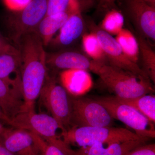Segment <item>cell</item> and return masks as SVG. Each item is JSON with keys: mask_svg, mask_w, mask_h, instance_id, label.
Segmentation results:
<instances>
[{"mask_svg": "<svg viewBox=\"0 0 155 155\" xmlns=\"http://www.w3.org/2000/svg\"><path fill=\"white\" fill-rule=\"evenodd\" d=\"M20 54L24 105L22 112H35L47 73V53L35 31L23 35L17 41Z\"/></svg>", "mask_w": 155, "mask_h": 155, "instance_id": "cell-1", "label": "cell"}, {"mask_svg": "<svg viewBox=\"0 0 155 155\" xmlns=\"http://www.w3.org/2000/svg\"><path fill=\"white\" fill-rule=\"evenodd\" d=\"M90 70L97 75L108 89L116 96L134 98L154 92L148 78L112 66L91 60Z\"/></svg>", "mask_w": 155, "mask_h": 155, "instance_id": "cell-2", "label": "cell"}, {"mask_svg": "<svg viewBox=\"0 0 155 155\" xmlns=\"http://www.w3.org/2000/svg\"><path fill=\"white\" fill-rule=\"evenodd\" d=\"M62 136L68 145H75L81 148L90 147L96 143L111 144L144 138L126 128L111 126L73 127L63 134Z\"/></svg>", "mask_w": 155, "mask_h": 155, "instance_id": "cell-3", "label": "cell"}, {"mask_svg": "<svg viewBox=\"0 0 155 155\" xmlns=\"http://www.w3.org/2000/svg\"><path fill=\"white\" fill-rule=\"evenodd\" d=\"M11 127L22 128L36 134L48 143L62 150L67 155H73L74 151L69 148L58 134L62 131L55 119L51 115L36 114L35 112H22L11 121Z\"/></svg>", "mask_w": 155, "mask_h": 155, "instance_id": "cell-4", "label": "cell"}, {"mask_svg": "<svg viewBox=\"0 0 155 155\" xmlns=\"http://www.w3.org/2000/svg\"><path fill=\"white\" fill-rule=\"evenodd\" d=\"M39 97L50 115L60 125L62 134L72 128L70 97L55 78L47 75Z\"/></svg>", "mask_w": 155, "mask_h": 155, "instance_id": "cell-5", "label": "cell"}, {"mask_svg": "<svg viewBox=\"0 0 155 155\" xmlns=\"http://www.w3.org/2000/svg\"><path fill=\"white\" fill-rule=\"evenodd\" d=\"M96 100L107 109L113 119L132 128L139 136L155 138L154 123L133 107L120 102L115 97H101Z\"/></svg>", "mask_w": 155, "mask_h": 155, "instance_id": "cell-6", "label": "cell"}, {"mask_svg": "<svg viewBox=\"0 0 155 155\" xmlns=\"http://www.w3.org/2000/svg\"><path fill=\"white\" fill-rule=\"evenodd\" d=\"M73 127H110L114 119L96 100L70 97Z\"/></svg>", "mask_w": 155, "mask_h": 155, "instance_id": "cell-7", "label": "cell"}, {"mask_svg": "<svg viewBox=\"0 0 155 155\" xmlns=\"http://www.w3.org/2000/svg\"><path fill=\"white\" fill-rule=\"evenodd\" d=\"M121 11L136 30L148 41L155 40V8L143 0H117Z\"/></svg>", "mask_w": 155, "mask_h": 155, "instance_id": "cell-8", "label": "cell"}, {"mask_svg": "<svg viewBox=\"0 0 155 155\" xmlns=\"http://www.w3.org/2000/svg\"><path fill=\"white\" fill-rule=\"evenodd\" d=\"M9 17L12 38L17 43L25 34L35 31L47 11V0H31L25 8Z\"/></svg>", "mask_w": 155, "mask_h": 155, "instance_id": "cell-9", "label": "cell"}, {"mask_svg": "<svg viewBox=\"0 0 155 155\" xmlns=\"http://www.w3.org/2000/svg\"><path fill=\"white\" fill-rule=\"evenodd\" d=\"M91 27L92 31L95 34L104 52L108 64L137 75L149 78L138 64L130 61L126 56L116 38L96 25H92Z\"/></svg>", "mask_w": 155, "mask_h": 155, "instance_id": "cell-10", "label": "cell"}, {"mask_svg": "<svg viewBox=\"0 0 155 155\" xmlns=\"http://www.w3.org/2000/svg\"><path fill=\"white\" fill-rule=\"evenodd\" d=\"M1 141L5 147L14 155L40 154L37 146L34 134L28 130L8 127Z\"/></svg>", "mask_w": 155, "mask_h": 155, "instance_id": "cell-11", "label": "cell"}, {"mask_svg": "<svg viewBox=\"0 0 155 155\" xmlns=\"http://www.w3.org/2000/svg\"><path fill=\"white\" fill-rule=\"evenodd\" d=\"M67 11H69V17L53 40L60 45L71 44L80 37L84 29V22L78 0H71Z\"/></svg>", "mask_w": 155, "mask_h": 155, "instance_id": "cell-12", "label": "cell"}, {"mask_svg": "<svg viewBox=\"0 0 155 155\" xmlns=\"http://www.w3.org/2000/svg\"><path fill=\"white\" fill-rule=\"evenodd\" d=\"M0 78L22 91L20 54L18 48L14 46L0 52Z\"/></svg>", "mask_w": 155, "mask_h": 155, "instance_id": "cell-13", "label": "cell"}, {"mask_svg": "<svg viewBox=\"0 0 155 155\" xmlns=\"http://www.w3.org/2000/svg\"><path fill=\"white\" fill-rule=\"evenodd\" d=\"M60 79L67 92L74 96L85 94L93 85L91 76L84 69L64 70L60 74Z\"/></svg>", "mask_w": 155, "mask_h": 155, "instance_id": "cell-14", "label": "cell"}, {"mask_svg": "<svg viewBox=\"0 0 155 155\" xmlns=\"http://www.w3.org/2000/svg\"><path fill=\"white\" fill-rule=\"evenodd\" d=\"M24 98L22 90L9 85L0 78V107L12 121L22 113Z\"/></svg>", "mask_w": 155, "mask_h": 155, "instance_id": "cell-15", "label": "cell"}, {"mask_svg": "<svg viewBox=\"0 0 155 155\" xmlns=\"http://www.w3.org/2000/svg\"><path fill=\"white\" fill-rule=\"evenodd\" d=\"M47 64L57 69L90 70L91 61L86 56L74 51L47 54Z\"/></svg>", "mask_w": 155, "mask_h": 155, "instance_id": "cell-16", "label": "cell"}, {"mask_svg": "<svg viewBox=\"0 0 155 155\" xmlns=\"http://www.w3.org/2000/svg\"><path fill=\"white\" fill-rule=\"evenodd\" d=\"M149 139L142 138L111 144L96 143L90 147L81 148L74 155H125L137 147L144 144Z\"/></svg>", "mask_w": 155, "mask_h": 155, "instance_id": "cell-17", "label": "cell"}, {"mask_svg": "<svg viewBox=\"0 0 155 155\" xmlns=\"http://www.w3.org/2000/svg\"><path fill=\"white\" fill-rule=\"evenodd\" d=\"M69 16L68 11L59 14L45 16L37 27L35 32L38 35L44 46L53 40L54 35L60 30Z\"/></svg>", "mask_w": 155, "mask_h": 155, "instance_id": "cell-18", "label": "cell"}, {"mask_svg": "<svg viewBox=\"0 0 155 155\" xmlns=\"http://www.w3.org/2000/svg\"><path fill=\"white\" fill-rule=\"evenodd\" d=\"M120 102L133 107L153 123L155 122V97L147 94L134 98L125 99L115 96Z\"/></svg>", "mask_w": 155, "mask_h": 155, "instance_id": "cell-19", "label": "cell"}, {"mask_svg": "<svg viewBox=\"0 0 155 155\" xmlns=\"http://www.w3.org/2000/svg\"><path fill=\"white\" fill-rule=\"evenodd\" d=\"M136 37L139 48L140 58H141L143 70L151 81L155 82V52L150 42L143 37L137 34Z\"/></svg>", "mask_w": 155, "mask_h": 155, "instance_id": "cell-20", "label": "cell"}, {"mask_svg": "<svg viewBox=\"0 0 155 155\" xmlns=\"http://www.w3.org/2000/svg\"><path fill=\"white\" fill-rule=\"evenodd\" d=\"M115 38L127 58L132 62L138 64L139 48L134 35L128 29L123 28L116 35Z\"/></svg>", "mask_w": 155, "mask_h": 155, "instance_id": "cell-21", "label": "cell"}, {"mask_svg": "<svg viewBox=\"0 0 155 155\" xmlns=\"http://www.w3.org/2000/svg\"><path fill=\"white\" fill-rule=\"evenodd\" d=\"M82 46L84 52L92 61L108 64L107 59L97 38L94 32L84 35L82 38Z\"/></svg>", "mask_w": 155, "mask_h": 155, "instance_id": "cell-22", "label": "cell"}, {"mask_svg": "<svg viewBox=\"0 0 155 155\" xmlns=\"http://www.w3.org/2000/svg\"><path fill=\"white\" fill-rule=\"evenodd\" d=\"M124 22L122 12L114 8L106 13L100 28L111 35H116L123 29Z\"/></svg>", "mask_w": 155, "mask_h": 155, "instance_id": "cell-23", "label": "cell"}, {"mask_svg": "<svg viewBox=\"0 0 155 155\" xmlns=\"http://www.w3.org/2000/svg\"><path fill=\"white\" fill-rule=\"evenodd\" d=\"M34 134V133H33ZM34 134L37 146L41 155H67L62 150L48 143L36 134Z\"/></svg>", "mask_w": 155, "mask_h": 155, "instance_id": "cell-24", "label": "cell"}, {"mask_svg": "<svg viewBox=\"0 0 155 155\" xmlns=\"http://www.w3.org/2000/svg\"><path fill=\"white\" fill-rule=\"evenodd\" d=\"M71 0H47L46 16H50L67 11Z\"/></svg>", "mask_w": 155, "mask_h": 155, "instance_id": "cell-25", "label": "cell"}, {"mask_svg": "<svg viewBox=\"0 0 155 155\" xmlns=\"http://www.w3.org/2000/svg\"><path fill=\"white\" fill-rule=\"evenodd\" d=\"M125 155H155V145H142L131 150Z\"/></svg>", "mask_w": 155, "mask_h": 155, "instance_id": "cell-26", "label": "cell"}, {"mask_svg": "<svg viewBox=\"0 0 155 155\" xmlns=\"http://www.w3.org/2000/svg\"><path fill=\"white\" fill-rule=\"evenodd\" d=\"M31 0H4L8 8L14 11L22 10L30 2Z\"/></svg>", "mask_w": 155, "mask_h": 155, "instance_id": "cell-27", "label": "cell"}, {"mask_svg": "<svg viewBox=\"0 0 155 155\" xmlns=\"http://www.w3.org/2000/svg\"><path fill=\"white\" fill-rule=\"evenodd\" d=\"M117 0H99L97 6V12L106 14L111 9L116 8Z\"/></svg>", "mask_w": 155, "mask_h": 155, "instance_id": "cell-28", "label": "cell"}, {"mask_svg": "<svg viewBox=\"0 0 155 155\" xmlns=\"http://www.w3.org/2000/svg\"><path fill=\"white\" fill-rule=\"evenodd\" d=\"M99 0H78L81 10L88 9L94 6L97 5Z\"/></svg>", "mask_w": 155, "mask_h": 155, "instance_id": "cell-29", "label": "cell"}, {"mask_svg": "<svg viewBox=\"0 0 155 155\" xmlns=\"http://www.w3.org/2000/svg\"><path fill=\"white\" fill-rule=\"evenodd\" d=\"M14 47L4 36L0 34V52L10 49Z\"/></svg>", "mask_w": 155, "mask_h": 155, "instance_id": "cell-30", "label": "cell"}, {"mask_svg": "<svg viewBox=\"0 0 155 155\" xmlns=\"http://www.w3.org/2000/svg\"><path fill=\"white\" fill-rule=\"evenodd\" d=\"M0 122L3 124H5L11 127V120L3 113L1 107H0Z\"/></svg>", "mask_w": 155, "mask_h": 155, "instance_id": "cell-31", "label": "cell"}, {"mask_svg": "<svg viewBox=\"0 0 155 155\" xmlns=\"http://www.w3.org/2000/svg\"><path fill=\"white\" fill-rule=\"evenodd\" d=\"M0 155H14L13 153L7 149L0 140Z\"/></svg>", "mask_w": 155, "mask_h": 155, "instance_id": "cell-32", "label": "cell"}, {"mask_svg": "<svg viewBox=\"0 0 155 155\" xmlns=\"http://www.w3.org/2000/svg\"><path fill=\"white\" fill-rule=\"evenodd\" d=\"M7 127H5L4 124H3V123L0 122V140H1L2 137L5 132Z\"/></svg>", "mask_w": 155, "mask_h": 155, "instance_id": "cell-33", "label": "cell"}, {"mask_svg": "<svg viewBox=\"0 0 155 155\" xmlns=\"http://www.w3.org/2000/svg\"><path fill=\"white\" fill-rule=\"evenodd\" d=\"M147 5L155 8V0H143Z\"/></svg>", "mask_w": 155, "mask_h": 155, "instance_id": "cell-34", "label": "cell"}, {"mask_svg": "<svg viewBox=\"0 0 155 155\" xmlns=\"http://www.w3.org/2000/svg\"><path fill=\"white\" fill-rule=\"evenodd\" d=\"M41 155V154H39V155Z\"/></svg>", "mask_w": 155, "mask_h": 155, "instance_id": "cell-35", "label": "cell"}]
</instances>
